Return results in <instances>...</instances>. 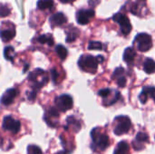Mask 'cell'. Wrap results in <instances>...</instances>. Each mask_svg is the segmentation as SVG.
Returning <instances> with one entry per match:
<instances>
[{
  "label": "cell",
  "mask_w": 155,
  "mask_h": 154,
  "mask_svg": "<svg viewBox=\"0 0 155 154\" xmlns=\"http://www.w3.org/2000/svg\"><path fill=\"white\" fill-rule=\"evenodd\" d=\"M91 137L93 140V144L92 148L94 149H98L100 151H104L107 149L110 145V140L109 137L101 132L100 128H94L91 132Z\"/></svg>",
  "instance_id": "cell-1"
},
{
  "label": "cell",
  "mask_w": 155,
  "mask_h": 154,
  "mask_svg": "<svg viewBox=\"0 0 155 154\" xmlns=\"http://www.w3.org/2000/svg\"><path fill=\"white\" fill-rule=\"evenodd\" d=\"M78 65L84 72L95 74L98 68V61L97 58L93 55H83L78 61Z\"/></svg>",
  "instance_id": "cell-2"
},
{
  "label": "cell",
  "mask_w": 155,
  "mask_h": 154,
  "mask_svg": "<svg viewBox=\"0 0 155 154\" xmlns=\"http://www.w3.org/2000/svg\"><path fill=\"white\" fill-rule=\"evenodd\" d=\"M114 133L118 136L127 133L132 127V123L128 116H117L114 120Z\"/></svg>",
  "instance_id": "cell-3"
},
{
  "label": "cell",
  "mask_w": 155,
  "mask_h": 154,
  "mask_svg": "<svg viewBox=\"0 0 155 154\" xmlns=\"http://www.w3.org/2000/svg\"><path fill=\"white\" fill-rule=\"evenodd\" d=\"M134 43L137 46V49L140 52H147L150 50L153 46V40L152 36L146 33H141L138 34L134 39Z\"/></svg>",
  "instance_id": "cell-4"
},
{
  "label": "cell",
  "mask_w": 155,
  "mask_h": 154,
  "mask_svg": "<svg viewBox=\"0 0 155 154\" xmlns=\"http://www.w3.org/2000/svg\"><path fill=\"white\" fill-rule=\"evenodd\" d=\"M113 19H114V21H115L120 25L121 32L123 33V34L127 35L131 33L132 25H131L129 18L125 15L121 14V13H117L113 16Z\"/></svg>",
  "instance_id": "cell-5"
},
{
  "label": "cell",
  "mask_w": 155,
  "mask_h": 154,
  "mask_svg": "<svg viewBox=\"0 0 155 154\" xmlns=\"http://www.w3.org/2000/svg\"><path fill=\"white\" fill-rule=\"evenodd\" d=\"M55 104L58 111L66 112L73 107V98L69 94H62L55 99Z\"/></svg>",
  "instance_id": "cell-6"
},
{
  "label": "cell",
  "mask_w": 155,
  "mask_h": 154,
  "mask_svg": "<svg viewBox=\"0 0 155 154\" xmlns=\"http://www.w3.org/2000/svg\"><path fill=\"white\" fill-rule=\"evenodd\" d=\"M4 130L11 132L13 134H16L21 128V123L19 121L15 120L12 116H5L3 120L2 124Z\"/></svg>",
  "instance_id": "cell-7"
},
{
  "label": "cell",
  "mask_w": 155,
  "mask_h": 154,
  "mask_svg": "<svg viewBox=\"0 0 155 154\" xmlns=\"http://www.w3.org/2000/svg\"><path fill=\"white\" fill-rule=\"evenodd\" d=\"M94 14L93 9H80L76 13V21L79 25H87L90 19L94 16Z\"/></svg>",
  "instance_id": "cell-8"
},
{
  "label": "cell",
  "mask_w": 155,
  "mask_h": 154,
  "mask_svg": "<svg viewBox=\"0 0 155 154\" xmlns=\"http://www.w3.org/2000/svg\"><path fill=\"white\" fill-rule=\"evenodd\" d=\"M59 112L55 107H51L45 114V121L51 127H55L58 123Z\"/></svg>",
  "instance_id": "cell-9"
},
{
  "label": "cell",
  "mask_w": 155,
  "mask_h": 154,
  "mask_svg": "<svg viewBox=\"0 0 155 154\" xmlns=\"http://www.w3.org/2000/svg\"><path fill=\"white\" fill-rule=\"evenodd\" d=\"M19 92L16 88H10L8 89L1 97V103L5 106H8L13 103L16 96L18 95Z\"/></svg>",
  "instance_id": "cell-10"
},
{
  "label": "cell",
  "mask_w": 155,
  "mask_h": 154,
  "mask_svg": "<svg viewBox=\"0 0 155 154\" xmlns=\"http://www.w3.org/2000/svg\"><path fill=\"white\" fill-rule=\"evenodd\" d=\"M149 141V136L144 133H138L135 141L133 142V146L136 151H140L144 148V143Z\"/></svg>",
  "instance_id": "cell-11"
},
{
  "label": "cell",
  "mask_w": 155,
  "mask_h": 154,
  "mask_svg": "<svg viewBox=\"0 0 155 154\" xmlns=\"http://www.w3.org/2000/svg\"><path fill=\"white\" fill-rule=\"evenodd\" d=\"M67 21V18L66 16L59 12V13H56L54 15H53L51 17H50V23L53 26H60V25H63L64 24H65Z\"/></svg>",
  "instance_id": "cell-12"
},
{
  "label": "cell",
  "mask_w": 155,
  "mask_h": 154,
  "mask_svg": "<svg viewBox=\"0 0 155 154\" xmlns=\"http://www.w3.org/2000/svg\"><path fill=\"white\" fill-rule=\"evenodd\" d=\"M15 35V27H8L5 29H2L0 31V37L2 41L4 42H9L11 41Z\"/></svg>",
  "instance_id": "cell-13"
},
{
  "label": "cell",
  "mask_w": 155,
  "mask_h": 154,
  "mask_svg": "<svg viewBox=\"0 0 155 154\" xmlns=\"http://www.w3.org/2000/svg\"><path fill=\"white\" fill-rule=\"evenodd\" d=\"M135 56H136L135 50L133 47H128L125 49L124 53V61L128 64H132L134 61Z\"/></svg>",
  "instance_id": "cell-14"
},
{
  "label": "cell",
  "mask_w": 155,
  "mask_h": 154,
  "mask_svg": "<svg viewBox=\"0 0 155 154\" xmlns=\"http://www.w3.org/2000/svg\"><path fill=\"white\" fill-rule=\"evenodd\" d=\"M143 71L148 74H152L155 72V61L152 58H146L143 63Z\"/></svg>",
  "instance_id": "cell-15"
},
{
  "label": "cell",
  "mask_w": 155,
  "mask_h": 154,
  "mask_svg": "<svg viewBox=\"0 0 155 154\" xmlns=\"http://www.w3.org/2000/svg\"><path fill=\"white\" fill-rule=\"evenodd\" d=\"M128 152H129V144L127 143V142L122 141L117 144L114 154H127Z\"/></svg>",
  "instance_id": "cell-16"
},
{
  "label": "cell",
  "mask_w": 155,
  "mask_h": 154,
  "mask_svg": "<svg viewBox=\"0 0 155 154\" xmlns=\"http://www.w3.org/2000/svg\"><path fill=\"white\" fill-rule=\"evenodd\" d=\"M37 41L38 43L40 44H47L48 45L52 46L54 45V38L52 37L51 34H41L39 35V37L37 38Z\"/></svg>",
  "instance_id": "cell-17"
},
{
  "label": "cell",
  "mask_w": 155,
  "mask_h": 154,
  "mask_svg": "<svg viewBox=\"0 0 155 154\" xmlns=\"http://www.w3.org/2000/svg\"><path fill=\"white\" fill-rule=\"evenodd\" d=\"M54 6V0H39L37 2V7L40 10L50 9Z\"/></svg>",
  "instance_id": "cell-18"
},
{
  "label": "cell",
  "mask_w": 155,
  "mask_h": 154,
  "mask_svg": "<svg viewBox=\"0 0 155 154\" xmlns=\"http://www.w3.org/2000/svg\"><path fill=\"white\" fill-rule=\"evenodd\" d=\"M55 52H56V54H57V55L59 56V58L62 60V61H64L66 57H67V49L64 46V45H62V44H57L56 45V47H55Z\"/></svg>",
  "instance_id": "cell-19"
},
{
  "label": "cell",
  "mask_w": 155,
  "mask_h": 154,
  "mask_svg": "<svg viewBox=\"0 0 155 154\" xmlns=\"http://www.w3.org/2000/svg\"><path fill=\"white\" fill-rule=\"evenodd\" d=\"M66 122H67V124H68L69 126H71V127L74 129V132H78V131L80 130L81 124H80V123H79L76 119H74V116H69V117L67 118Z\"/></svg>",
  "instance_id": "cell-20"
},
{
  "label": "cell",
  "mask_w": 155,
  "mask_h": 154,
  "mask_svg": "<svg viewBox=\"0 0 155 154\" xmlns=\"http://www.w3.org/2000/svg\"><path fill=\"white\" fill-rule=\"evenodd\" d=\"M44 74H45V71H44V70H42V69H40V68H37V69H35V71H33L32 73L29 74V75H28V80H29L30 82H36L37 78H38L39 76H42Z\"/></svg>",
  "instance_id": "cell-21"
},
{
  "label": "cell",
  "mask_w": 155,
  "mask_h": 154,
  "mask_svg": "<svg viewBox=\"0 0 155 154\" xmlns=\"http://www.w3.org/2000/svg\"><path fill=\"white\" fill-rule=\"evenodd\" d=\"M79 34V31L77 28H74L73 30H70L67 33V37H66V42L67 43H72L76 40L77 36Z\"/></svg>",
  "instance_id": "cell-22"
},
{
  "label": "cell",
  "mask_w": 155,
  "mask_h": 154,
  "mask_svg": "<svg viewBox=\"0 0 155 154\" xmlns=\"http://www.w3.org/2000/svg\"><path fill=\"white\" fill-rule=\"evenodd\" d=\"M14 48L12 47V46H6L5 49H4V56H5V58L6 59V60H8V61H11V62H13V60H14V55H15V54H14Z\"/></svg>",
  "instance_id": "cell-23"
},
{
  "label": "cell",
  "mask_w": 155,
  "mask_h": 154,
  "mask_svg": "<svg viewBox=\"0 0 155 154\" xmlns=\"http://www.w3.org/2000/svg\"><path fill=\"white\" fill-rule=\"evenodd\" d=\"M88 49L89 50H102L103 49V44L101 42L97 41H90L88 44Z\"/></svg>",
  "instance_id": "cell-24"
},
{
  "label": "cell",
  "mask_w": 155,
  "mask_h": 154,
  "mask_svg": "<svg viewBox=\"0 0 155 154\" xmlns=\"http://www.w3.org/2000/svg\"><path fill=\"white\" fill-rule=\"evenodd\" d=\"M11 10L5 5H0V17H6L10 15Z\"/></svg>",
  "instance_id": "cell-25"
},
{
  "label": "cell",
  "mask_w": 155,
  "mask_h": 154,
  "mask_svg": "<svg viewBox=\"0 0 155 154\" xmlns=\"http://www.w3.org/2000/svg\"><path fill=\"white\" fill-rule=\"evenodd\" d=\"M146 94H147V96H148V98L149 97H151V98H153V101L155 102V88L154 87H152V86H146V87H144L143 88V90Z\"/></svg>",
  "instance_id": "cell-26"
},
{
  "label": "cell",
  "mask_w": 155,
  "mask_h": 154,
  "mask_svg": "<svg viewBox=\"0 0 155 154\" xmlns=\"http://www.w3.org/2000/svg\"><path fill=\"white\" fill-rule=\"evenodd\" d=\"M27 154H43V152L36 145H29L27 147Z\"/></svg>",
  "instance_id": "cell-27"
},
{
  "label": "cell",
  "mask_w": 155,
  "mask_h": 154,
  "mask_svg": "<svg viewBox=\"0 0 155 154\" xmlns=\"http://www.w3.org/2000/svg\"><path fill=\"white\" fill-rule=\"evenodd\" d=\"M115 80H116V84H117V85L119 87H122L123 88V87H124L126 85V78H125V76L124 74L118 75L115 78Z\"/></svg>",
  "instance_id": "cell-28"
},
{
  "label": "cell",
  "mask_w": 155,
  "mask_h": 154,
  "mask_svg": "<svg viewBox=\"0 0 155 154\" xmlns=\"http://www.w3.org/2000/svg\"><path fill=\"white\" fill-rule=\"evenodd\" d=\"M112 93V91L108 88H104V89H102L98 92V95L101 96L102 98H108Z\"/></svg>",
  "instance_id": "cell-29"
},
{
  "label": "cell",
  "mask_w": 155,
  "mask_h": 154,
  "mask_svg": "<svg viewBox=\"0 0 155 154\" xmlns=\"http://www.w3.org/2000/svg\"><path fill=\"white\" fill-rule=\"evenodd\" d=\"M51 76H52V80H53V82H54V84H57V81H58V76H59V74H58V72H57V70L56 69H54V68H53L52 70H51Z\"/></svg>",
  "instance_id": "cell-30"
},
{
  "label": "cell",
  "mask_w": 155,
  "mask_h": 154,
  "mask_svg": "<svg viewBox=\"0 0 155 154\" xmlns=\"http://www.w3.org/2000/svg\"><path fill=\"white\" fill-rule=\"evenodd\" d=\"M27 98L30 102H34L36 98V91L33 90L32 92H30L27 95Z\"/></svg>",
  "instance_id": "cell-31"
},
{
  "label": "cell",
  "mask_w": 155,
  "mask_h": 154,
  "mask_svg": "<svg viewBox=\"0 0 155 154\" xmlns=\"http://www.w3.org/2000/svg\"><path fill=\"white\" fill-rule=\"evenodd\" d=\"M62 3H64V4H68V3H73V2H74L75 0H60Z\"/></svg>",
  "instance_id": "cell-32"
},
{
  "label": "cell",
  "mask_w": 155,
  "mask_h": 154,
  "mask_svg": "<svg viewBox=\"0 0 155 154\" xmlns=\"http://www.w3.org/2000/svg\"><path fill=\"white\" fill-rule=\"evenodd\" d=\"M96 58H97V61H98V63H102V62L104 61V57H103L102 55H99V56H97Z\"/></svg>",
  "instance_id": "cell-33"
},
{
  "label": "cell",
  "mask_w": 155,
  "mask_h": 154,
  "mask_svg": "<svg viewBox=\"0 0 155 154\" xmlns=\"http://www.w3.org/2000/svg\"><path fill=\"white\" fill-rule=\"evenodd\" d=\"M28 69H29V64H26L25 65V68H24L23 72H24V73H25V72H26V71H27Z\"/></svg>",
  "instance_id": "cell-34"
},
{
  "label": "cell",
  "mask_w": 155,
  "mask_h": 154,
  "mask_svg": "<svg viewBox=\"0 0 155 154\" xmlns=\"http://www.w3.org/2000/svg\"><path fill=\"white\" fill-rule=\"evenodd\" d=\"M68 152H66V151H64V152H57L56 154H67Z\"/></svg>",
  "instance_id": "cell-35"
}]
</instances>
